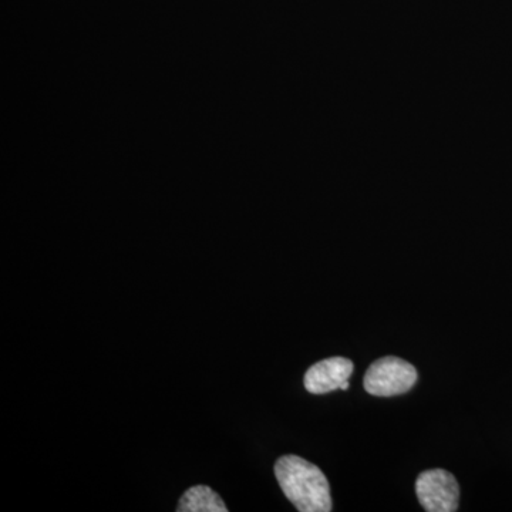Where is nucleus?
<instances>
[{"label":"nucleus","instance_id":"1","mask_svg":"<svg viewBox=\"0 0 512 512\" xmlns=\"http://www.w3.org/2000/svg\"><path fill=\"white\" fill-rule=\"evenodd\" d=\"M275 476L289 501L301 512L332 511L328 478L311 461L284 456L275 464Z\"/></svg>","mask_w":512,"mask_h":512},{"label":"nucleus","instance_id":"2","mask_svg":"<svg viewBox=\"0 0 512 512\" xmlns=\"http://www.w3.org/2000/svg\"><path fill=\"white\" fill-rule=\"evenodd\" d=\"M417 370L412 363L396 356L382 357L367 369L366 392L372 396L392 397L410 392L417 383Z\"/></svg>","mask_w":512,"mask_h":512},{"label":"nucleus","instance_id":"3","mask_svg":"<svg viewBox=\"0 0 512 512\" xmlns=\"http://www.w3.org/2000/svg\"><path fill=\"white\" fill-rule=\"evenodd\" d=\"M416 494L421 507L429 512H454L460 503L456 477L440 468L424 471L417 477Z\"/></svg>","mask_w":512,"mask_h":512},{"label":"nucleus","instance_id":"4","mask_svg":"<svg viewBox=\"0 0 512 512\" xmlns=\"http://www.w3.org/2000/svg\"><path fill=\"white\" fill-rule=\"evenodd\" d=\"M353 373L352 360L346 357H329L309 367L306 372L305 389L312 394H325L342 389Z\"/></svg>","mask_w":512,"mask_h":512},{"label":"nucleus","instance_id":"5","mask_svg":"<svg viewBox=\"0 0 512 512\" xmlns=\"http://www.w3.org/2000/svg\"><path fill=\"white\" fill-rule=\"evenodd\" d=\"M178 512H227L224 501L208 485L188 488L177 508Z\"/></svg>","mask_w":512,"mask_h":512}]
</instances>
